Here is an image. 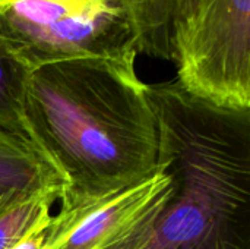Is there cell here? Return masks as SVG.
<instances>
[{"instance_id":"obj_2","label":"cell","mask_w":250,"mask_h":249,"mask_svg":"<svg viewBox=\"0 0 250 249\" xmlns=\"http://www.w3.org/2000/svg\"><path fill=\"white\" fill-rule=\"evenodd\" d=\"M171 195L146 249H250V109L146 84Z\"/></svg>"},{"instance_id":"obj_10","label":"cell","mask_w":250,"mask_h":249,"mask_svg":"<svg viewBox=\"0 0 250 249\" xmlns=\"http://www.w3.org/2000/svg\"><path fill=\"white\" fill-rule=\"evenodd\" d=\"M51 216L47 220H44L42 223H40L19 245H16L13 249H51L48 245V235H47V227H48Z\"/></svg>"},{"instance_id":"obj_12","label":"cell","mask_w":250,"mask_h":249,"mask_svg":"<svg viewBox=\"0 0 250 249\" xmlns=\"http://www.w3.org/2000/svg\"><path fill=\"white\" fill-rule=\"evenodd\" d=\"M1 1V0H0ZM54 1H60V3H69V4H83V3H94L98 0H54Z\"/></svg>"},{"instance_id":"obj_3","label":"cell","mask_w":250,"mask_h":249,"mask_svg":"<svg viewBox=\"0 0 250 249\" xmlns=\"http://www.w3.org/2000/svg\"><path fill=\"white\" fill-rule=\"evenodd\" d=\"M0 40L29 72L67 60L105 62L136 72L138 51L116 0H1Z\"/></svg>"},{"instance_id":"obj_5","label":"cell","mask_w":250,"mask_h":249,"mask_svg":"<svg viewBox=\"0 0 250 249\" xmlns=\"http://www.w3.org/2000/svg\"><path fill=\"white\" fill-rule=\"evenodd\" d=\"M171 191L170 175L158 163L154 173L100 204L64 233L51 216L47 227L50 248L103 249L154 229Z\"/></svg>"},{"instance_id":"obj_6","label":"cell","mask_w":250,"mask_h":249,"mask_svg":"<svg viewBox=\"0 0 250 249\" xmlns=\"http://www.w3.org/2000/svg\"><path fill=\"white\" fill-rule=\"evenodd\" d=\"M50 191H66L53 164L26 136L0 128V201Z\"/></svg>"},{"instance_id":"obj_1","label":"cell","mask_w":250,"mask_h":249,"mask_svg":"<svg viewBox=\"0 0 250 249\" xmlns=\"http://www.w3.org/2000/svg\"><path fill=\"white\" fill-rule=\"evenodd\" d=\"M145 88L136 72L97 60L29 72L23 132L66 182L62 207L107 201L155 172L158 131Z\"/></svg>"},{"instance_id":"obj_11","label":"cell","mask_w":250,"mask_h":249,"mask_svg":"<svg viewBox=\"0 0 250 249\" xmlns=\"http://www.w3.org/2000/svg\"><path fill=\"white\" fill-rule=\"evenodd\" d=\"M152 232H154V229L141 232L138 235H133L127 239H123L120 242H116V244L108 245L103 249H146L152 239Z\"/></svg>"},{"instance_id":"obj_7","label":"cell","mask_w":250,"mask_h":249,"mask_svg":"<svg viewBox=\"0 0 250 249\" xmlns=\"http://www.w3.org/2000/svg\"><path fill=\"white\" fill-rule=\"evenodd\" d=\"M130 28L138 54L173 62L171 31L177 0H116Z\"/></svg>"},{"instance_id":"obj_4","label":"cell","mask_w":250,"mask_h":249,"mask_svg":"<svg viewBox=\"0 0 250 249\" xmlns=\"http://www.w3.org/2000/svg\"><path fill=\"white\" fill-rule=\"evenodd\" d=\"M177 84L218 107L250 109V0H177Z\"/></svg>"},{"instance_id":"obj_8","label":"cell","mask_w":250,"mask_h":249,"mask_svg":"<svg viewBox=\"0 0 250 249\" xmlns=\"http://www.w3.org/2000/svg\"><path fill=\"white\" fill-rule=\"evenodd\" d=\"M62 192L50 191L18 195L0 201V249H13L40 223L51 216V207Z\"/></svg>"},{"instance_id":"obj_9","label":"cell","mask_w":250,"mask_h":249,"mask_svg":"<svg viewBox=\"0 0 250 249\" xmlns=\"http://www.w3.org/2000/svg\"><path fill=\"white\" fill-rule=\"evenodd\" d=\"M29 70L0 40V128L25 136L22 107Z\"/></svg>"}]
</instances>
